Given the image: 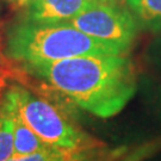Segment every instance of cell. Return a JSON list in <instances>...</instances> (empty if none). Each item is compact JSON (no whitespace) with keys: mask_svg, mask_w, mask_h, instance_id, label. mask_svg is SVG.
I'll list each match as a JSON object with an SVG mask.
<instances>
[{"mask_svg":"<svg viewBox=\"0 0 161 161\" xmlns=\"http://www.w3.org/2000/svg\"><path fill=\"white\" fill-rule=\"evenodd\" d=\"M0 81H1V79H0ZM0 85H1V82H0Z\"/></svg>","mask_w":161,"mask_h":161,"instance_id":"cell-14","label":"cell"},{"mask_svg":"<svg viewBox=\"0 0 161 161\" xmlns=\"http://www.w3.org/2000/svg\"><path fill=\"white\" fill-rule=\"evenodd\" d=\"M11 3L16 7H24V6L28 5L29 0H11Z\"/></svg>","mask_w":161,"mask_h":161,"instance_id":"cell-10","label":"cell"},{"mask_svg":"<svg viewBox=\"0 0 161 161\" xmlns=\"http://www.w3.org/2000/svg\"><path fill=\"white\" fill-rule=\"evenodd\" d=\"M130 49L93 38L67 23H26L14 26L7 38V54L28 64L97 55H127Z\"/></svg>","mask_w":161,"mask_h":161,"instance_id":"cell-2","label":"cell"},{"mask_svg":"<svg viewBox=\"0 0 161 161\" xmlns=\"http://www.w3.org/2000/svg\"><path fill=\"white\" fill-rule=\"evenodd\" d=\"M74 161H75V160H74Z\"/></svg>","mask_w":161,"mask_h":161,"instance_id":"cell-15","label":"cell"},{"mask_svg":"<svg viewBox=\"0 0 161 161\" xmlns=\"http://www.w3.org/2000/svg\"><path fill=\"white\" fill-rule=\"evenodd\" d=\"M29 69L79 108L102 118L121 112L137 84L134 64L127 55L79 56L29 64Z\"/></svg>","mask_w":161,"mask_h":161,"instance_id":"cell-1","label":"cell"},{"mask_svg":"<svg viewBox=\"0 0 161 161\" xmlns=\"http://www.w3.org/2000/svg\"><path fill=\"white\" fill-rule=\"evenodd\" d=\"M85 155V152L50 147L26 155H13L7 161H74Z\"/></svg>","mask_w":161,"mask_h":161,"instance_id":"cell-8","label":"cell"},{"mask_svg":"<svg viewBox=\"0 0 161 161\" xmlns=\"http://www.w3.org/2000/svg\"><path fill=\"white\" fill-rule=\"evenodd\" d=\"M94 0H29L26 18L36 24H64L78 16Z\"/></svg>","mask_w":161,"mask_h":161,"instance_id":"cell-5","label":"cell"},{"mask_svg":"<svg viewBox=\"0 0 161 161\" xmlns=\"http://www.w3.org/2000/svg\"><path fill=\"white\" fill-rule=\"evenodd\" d=\"M137 24L143 29L161 30V0H125Z\"/></svg>","mask_w":161,"mask_h":161,"instance_id":"cell-7","label":"cell"},{"mask_svg":"<svg viewBox=\"0 0 161 161\" xmlns=\"http://www.w3.org/2000/svg\"><path fill=\"white\" fill-rule=\"evenodd\" d=\"M81 32L100 41L131 48L137 35L138 24L127 7L93 1L68 23Z\"/></svg>","mask_w":161,"mask_h":161,"instance_id":"cell-4","label":"cell"},{"mask_svg":"<svg viewBox=\"0 0 161 161\" xmlns=\"http://www.w3.org/2000/svg\"><path fill=\"white\" fill-rule=\"evenodd\" d=\"M4 98L16 106L24 123L47 144L79 152L99 146L98 141L70 123L56 106L23 87H11Z\"/></svg>","mask_w":161,"mask_h":161,"instance_id":"cell-3","label":"cell"},{"mask_svg":"<svg viewBox=\"0 0 161 161\" xmlns=\"http://www.w3.org/2000/svg\"><path fill=\"white\" fill-rule=\"evenodd\" d=\"M0 90H1V85H0Z\"/></svg>","mask_w":161,"mask_h":161,"instance_id":"cell-13","label":"cell"},{"mask_svg":"<svg viewBox=\"0 0 161 161\" xmlns=\"http://www.w3.org/2000/svg\"><path fill=\"white\" fill-rule=\"evenodd\" d=\"M0 114L7 116L13 125V138H14V155H26L40 150H46L52 146L43 142L24 121L20 118L17 109L13 104L4 98L0 106Z\"/></svg>","mask_w":161,"mask_h":161,"instance_id":"cell-6","label":"cell"},{"mask_svg":"<svg viewBox=\"0 0 161 161\" xmlns=\"http://www.w3.org/2000/svg\"><path fill=\"white\" fill-rule=\"evenodd\" d=\"M14 155L13 125L7 116L0 114V161H7Z\"/></svg>","mask_w":161,"mask_h":161,"instance_id":"cell-9","label":"cell"},{"mask_svg":"<svg viewBox=\"0 0 161 161\" xmlns=\"http://www.w3.org/2000/svg\"><path fill=\"white\" fill-rule=\"evenodd\" d=\"M94 1H99V3H111V4H117L121 0H94Z\"/></svg>","mask_w":161,"mask_h":161,"instance_id":"cell-12","label":"cell"},{"mask_svg":"<svg viewBox=\"0 0 161 161\" xmlns=\"http://www.w3.org/2000/svg\"><path fill=\"white\" fill-rule=\"evenodd\" d=\"M75 161H108V159H98V158H88V156L84 155L82 158L78 159Z\"/></svg>","mask_w":161,"mask_h":161,"instance_id":"cell-11","label":"cell"}]
</instances>
